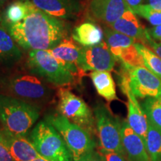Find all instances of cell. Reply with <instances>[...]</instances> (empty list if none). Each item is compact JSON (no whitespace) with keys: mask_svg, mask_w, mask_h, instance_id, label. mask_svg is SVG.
<instances>
[{"mask_svg":"<svg viewBox=\"0 0 161 161\" xmlns=\"http://www.w3.org/2000/svg\"><path fill=\"white\" fill-rule=\"evenodd\" d=\"M6 28L18 46L30 51L50 50L66 37V25L62 19L47 14L31 3L22 21Z\"/></svg>","mask_w":161,"mask_h":161,"instance_id":"6da1fadb","label":"cell"},{"mask_svg":"<svg viewBox=\"0 0 161 161\" xmlns=\"http://www.w3.org/2000/svg\"><path fill=\"white\" fill-rule=\"evenodd\" d=\"M0 92L39 107L49 102L53 91L37 76L11 74L0 77Z\"/></svg>","mask_w":161,"mask_h":161,"instance_id":"7a4b0ae2","label":"cell"},{"mask_svg":"<svg viewBox=\"0 0 161 161\" xmlns=\"http://www.w3.org/2000/svg\"><path fill=\"white\" fill-rule=\"evenodd\" d=\"M39 116V107L0 92V125L6 130L26 136Z\"/></svg>","mask_w":161,"mask_h":161,"instance_id":"3957f363","label":"cell"},{"mask_svg":"<svg viewBox=\"0 0 161 161\" xmlns=\"http://www.w3.org/2000/svg\"><path fill=\"white\" fill-rule=\"evenodd\" d=\"M30 140L40 155L46 160L74 161L64 138L46 121H41L34 128Z\"/></svg>","mask_w":161,"mask_h":161,"instance_id":"277c9868","label":"cell"},{"mask_svg":"<svg viewBox=\"0 0 161 161\" xmlns=\"http://www.w3.org/2000/svg\"><path fill=\"white\" fill-rule=\"evenodd\" d=\"M45 121L53 126L64 138L73 156L74 161L95 150L96 144L91 133L70 122L59 113L46 116Z\"/></svg>","mask_w":161,"mask_h":161,"instance_id":"5b68a950","label":"cell"},{"mask_svg":"<svg viewBox=\"0 0 161 161\" xmlns=\"http://www.w3.org/2000/svg\"><path fill=\"white\" fill-rule=\"evenodd\" d=\"M30 72L58 86L70 85L75 75L66 69L49 50H31L27 60Z\"/></svg>","mask_w":161,"mask_h":161,"instance_id":"8992f818","label":"cell"},{"mask_svg":"<svg viewBox=\"0 0 161 161\" xmlns=\"http://www.w3.org/2000/svg\"><path fill=\"white\" fill-rule=\"evenodd\" d=\"M93 114L101 149L125 154L121 135L122 123L103 104H96Z\"/></svg>","mask_w":161,"mask_h":161,"instance_id":"52a82bcc","label":"cell"},{"mask_svg":"<svg viewBox=\"0 0 161 161\" xmlns=\"http://www.w3.org/2000/svg\"><path fill=\"white\" fill-rule=\"evenodd\" d=\"M58 113L70 122L92 133L95 119L86 102L70 90L64 88L58 90Z\"/></svg>","mask_w":161,"mask_h":161,"instance_id":"ba28073f","label":"cell"},{"mask_svg":"<svg viewBox=\"0 0 161 161\" xmlns=\"http://www.w3.org/2000/svg\"><path fill=\"white\" fill-rule=\"evenodd\" d=\"M125 68L127 70L128 85L130 91L136 98L160 97V78L150 72L145 66Z\"/></svg>","mask_w":161,"mask_h":161,"instance_id":"9c48e42d","label":"cell"},{"mask_svg":"<svg viewBox=\"0 0 161 161\" xmlns=\"http://www.w3.org/2000/svg\"><path fill=\"white\" fill-rule=\"evenodd\" d=\"M116 59L106 42L92 46L80 47L79 67L82 71H112Z\"/></svg>","mask_w":161,"mask_h":161,"instance_id":"30bf717a","label":"cell"},{"mask_svg":"<svg viewBox=\"0 0 161 161\" xmlns=\"http://www.w3.org/2000/svg\"><path fill=\"white\" fill-rule=\"evenodd\" d=\"M123 74L121 80V88L128 98V122L132 130L146 142L147 132L148 128V122L144 110L136 99V97L132 92L128 85L127 70L123 68Z\"/></svg>","mask_w":161,"mask_h":161,"instance_id":"8fae6325","label":"cell"},{"mask_svg":"<svg viewBox=\"0 0 161 161\" xmlns=\"http://www.w3.org/2000/svg\"><path fill=\"white\" fill-rule=\"evenodd\" d=\"M36 7L60 19H75L83 9L80 0H29Z\"/></svg>","mask_w":161,"mask_h":161,"instance_id":"7c38bea8","label":"cell"},{"mask_svg":"<svg viewBox=\"0 0 161 161\" xmlns=\"http://www.w3.org/2000/svg\"><path fill=\"white\" fill-rule=\"evenodd\" d=\"M129 8L124 0H91L90 3L92 17L108 25L116 22Z\"/></svg>","mask_w":161,"mask_h":161,"instance_id":"4fadbf2b","label":"cell"},{"mask_svg":"<svg viewBox=\"0 0 161 161\" xmlns=\"http://www.w3.org/2000/svg\"><path fill=\"white\" fill-rule=\"evenodd\" d=\"M121 135L128 161H150L144 141L132 130L125 120L122 122Z\"/></svg>","mask_w":161,"mask_h":161,"instance_id":"5bb4252c","label":"cell"},{"mask_svg":"<svg viewBox=\"0 0 161 161\" xmlns=\"http://www.w3.org/2000/svg\"><path fill=\"white\" fill-rule=\"evenodd\" d=\"M3 131L6 144L14 161H31L42 158L31 140H28L25 136L13 134L3 127Z\"/></svg>","mask_w":161,"mask_h":161,"instance_id":"9a60e30c","label":"cell"},{"mask_svg":"<svg viewBox=\"0 0 161 161\" xmlns=\"http://www.w3.org/2000/svg\"><path fill=\"white\" fill-rule=\"evenodd\" d=\"M49 51L66 69L75 75L80 70L79 67L80 47L69 38H64L58 45Z\"/></svg>","mask_w":161,"mask_h":161,"instance_id":"2e32d148","label":"cell"},{"mask_svg":"<svg viewBox=\"0 0 161 161\" xmlns=\"http://www.w3.org/2000/svg\"><path fill=\"white\" fill-rule=\"evenodd\" d=\"M108 26L114 31L134 38L136 41L139 40L141 43L144 44L146 42V29L130 8L125 11L116 22Z\"/></svg>","mask_w":161,"mask_h":161,"instance_id":"e0dca14e","label":"cell"},{"mask_svg":"<svg viewBox=\"0 0 161 161\" xmlns=\"http://www.w3.org/2000/svg\"><path fill=\"white\" fill-rule=\"evenodd\" d=\"M72 39L82 46L97 45L104 40V32L99 26L91 22H84L72 30Z\"/></svg>","mask_w":161,"mask_h":161,"instance_id":"ac0fdd59","label":"cell"},{"mask_svg":"<svg viewBox=\"0 0 161 161\" xmlns=\"http://www.w3.org/2000/svg\"><path fill=\"white\" fill-rule=\"evenodd\" d=\"M22 52L18 44L10 35L6 26L0 23V63L11 65L21 59Z\"/></svg>","mask_w":161,"mask_h":161,"instance_id":"d6986e66","label":"cell"},{"mask_svg":"<svg viewBox=\"0 0 161 161\" xmlns=\"http://www.w3.org/2000/svg\"><path fill=\"white\" fill-rule=\"evenodd\" d=\"M90 77L100 96L108 102L119 99L115 82L109 71H92L90 73Z\"/></svg>","mask_w":161,"mask_h":161,"instance_id":"ffe728a7","label":"cell"},{"mask_svg":"<svg viewBox=\"0 0 161 161\" xmlns=\"http://www.w3.org/2000/svg\"><path fill=\"white\" fill-rule=\"evenodd\" d=\"M104 40L108 44V47L115 57L116 60L119 57L121 52L126 48L131 46L136 43L134 38L128 37L123 34L114 31L110 27L104 28Z\"/></svg>","mask_w":161,"mask_h":161,"instance_id":"44dd1931","label":"cell"},{"mask_svg":"<svg viewBox=\"0 0 161 161\" xmlns=\"http://www.w3.org/2000/svg\"><path fill=\"white\" fill-rule=\"evenodd\" d=\"M29 0H17L10 4L4 13V19L2 20L6 26L19 23L26 17L29 11Z\"/></svg>","mask_w":161,"mask_h":161,"instance_id":"7402d4cb","label":"cell"},{"mask_svg":"<svg viewBox=\"0 0 161 161\" xmlns=\"http://www.w3.org/2000/svg\"><path fill=\"white\" fill-rule=\"evenodd\" d=\"M148 122L161 133V96L145 98L142 104Z\"/></svg>","mask_w":161,"mask_h":161,"instance_id":"603a6c76","label":"cell"},{"mask_svg":"<svg viewBox=\"0 0 161 161\" xmlns=\"http://www.w3.org/2000/svg\"><path fill=\"white\" fill-rule=\"evenodd\" d=\"M145 145L150 161H161V133L149 122Z\"/></svg>","mask_w":161,"mask_h":161,"instance_id":"cb8c5ba5","label":"cell"},{"mask_svg":"<svg viewBox=\"0 0 161 161\" xmlns=\"http://www.w3.org/2000/svg\"><path fill=\"white\" fill-rule=\"evenodd\" d=\"M136 47L143 59L144 66L161 79V59L152 49L142 43L136 42Z\"/></svg>","mask_w":161,"mask_h":161,"instance_id":"d4e9b609","label":"cell"},{"mask_svg":"<svg viewBox=\"0 0 161 161\" xmlns=\"http://www.w3.org/2000/svg\"><path fill=\"white\" fill-rule=\"evenodd\" d=\"M132 11L136 15L140 16L153 26L161 25V11L152 8L148 5H139L136 7L130 8Z\"/></svg>","mask_w":161,"mask_h":161,"instance_id":"484cf974","label":"cell"},{"mask_svg":"<svg viewBox=\"0 0 161 161\" xmlns=\"http://www.w3.org/2000/svg\"><path fill=\"white\" fill-rule=\"evenodd\" d=\"M0 161H14L6 144L3 131V127L1 125H0Z\"/></svg>","mask_w":161,"mask_h":161,"instance_id":"4316f807","label":"cell"},{"mask_svg":"<svg viewBox=\"0 0 161 161\" xmlns=\"http://www.w3.org/2000/svg\"><path fill=\"white\" fill-rule=\"evenodd\" d=\"M100 152L102 153L106 161H128L125 154H121L119 152L102 149H100Z\"/></svg>","mask_w":161,"mask_h":161,"instance_id":"83f0119b","label":"cell"},{"mask_svg":"<svg viewBox=\"0 0 161 161\" xmlns=\"http://www.w3.org/2000/svg\"><path fill=\"white\" fill-rule=\"evenodd\" d=\"M143 45L146 46H149L150 49H152L154 53L157 54V55H158L161 59V44L158 43V42H156L155 40L152 39L149 34H148L147 29H146V42H145Z\"/></svg>","mask_w":161,"mask_h":161,"instance_id":"f1b7e54d","label":"cell"},{"mask_svg":"<svg viewBox=\"0 0 161 161\" xmlns=\"http://www.w3.org/2000/svg\"><path fill=\"white\" fill-rule=\"evenodd\" d=\"M77 161H106L105 158L100 151L92 150Z\"/></svg>","mask_w":161,"mask_h":161,"instance_id":"f546056e","label":"cell"},{"mask_svg":"<svg viewBox=\"0 0 161 161\" xmlns=\"http://www.w3.org/2000/svg\"><path fill=\"white\" fill-rule=\"evenodd\" d=\"M147 30L152 39L161 44V25L153 26L151 29H147Z\"/></svg>","mask_w":161,"mask_h":161,"instance_id":"4dcf8cb0","label":"cell"},{"mask_svg":"<svg viewBox=\"0 0 161 161\" xmlns=\"http://www.w3.org/2000/svg\"><path fill=\"white\" fill-rule=\"evenodd\" d=\"M148 5L152 8L158 11H161V0H147Z\"/></svg>","mask_w":161,"mask_h":161,"instance_id":"1f68e13d","label":"cell"},{"mask_svg":"<svg viewBox=\"0 0 161 161\" xmlns=\"http://www.w3.org/2000/svg\"><path fill=\"white\" fill-rule=\"evenodd\" d=\"M124 1L125 2L127 5L129 6L130 8H134L140 5L143 0H124Z\"/></svg>","mask_w":161,"mask_h":161,"instance_id":"d6a6232c","label":"cell"},{"mask_svg":"<svg viewBox=\"0 0 161 161\" xmlns=\"http://www.w3.org/2000/svg\"><path fill=\"white\" fill-rule=\"evenodd\" d=\"M31 161H48V160H46V159H44L43 158H37V159H35V160H33Z\"/></svg>","mask_w":161,"mask_h":161,"instance_id":"836d02e7","label":"cell"},{"mask_svg":"<svg viewBox=\"0 0 161 161\" xmlns=\"http://www.w3.org/2000/svg\"><path fill=\"white\" fill-rule=\"evenodd\" d=\"M8 0H0V6L3 5V4H5L6 2H8Z\"/></svg>","mask_w":161,"mask_h":161,"instance_id":"e575fe53","label":"cell"},{"mask_svg":"<svg viewBox=\"0 0 161 161\" xmlns=\"http://www.w3.org/2000/svg\"><path fill=\"white\" fill-rule=\"evenodd\" d=\"M1 22H2V19H1V17H0V23H1Z\"/></svg>","mask_w":161,"mask_h":161,"instance_id":"d590c367","label":"cell"}]
</instances>
